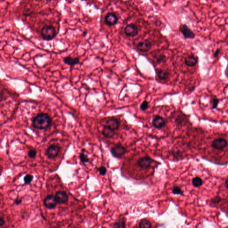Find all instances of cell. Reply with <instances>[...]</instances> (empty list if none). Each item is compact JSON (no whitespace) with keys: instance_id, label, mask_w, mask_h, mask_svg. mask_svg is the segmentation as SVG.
<instances>
[{"instance_id":"obj_1","label":"cell","mask_w":228,"mask_h":228,"mask_svg":"<svg viewBox=\"0 0 228 228\" xmlns=\"http://www.w3.org/2000/svg\"><path fill=\"white\" fill-rule=\"evenodd\" d=\"M51 123V119L47 114L42 113L37 115L32 120V125L35 128L44 130L48 128Z\"/></svg>"},{"instance_id":"obj_2","label":"cell","mask_w":228,"mask_h":228,"mask_svg":"<svg viewBox=\"0 0 228 228\" xmlns=\"http://www.w3.org/2000/svg\"><path fill=\"white\" fill-rule=\"evenodd\" d=\"M57 34L55 28L51 25H45L41 31V37L43 39L46 41H51L53 39Z\"/></svg>"},{"instance_id":"obj_3","label":"cell","mask_w":228,"mask_h":228,"mask_svg":"<svg viewBox=\"0 0 228 228\" xmlns=\"http://www.w3.org/2000/svg\"><path fill=\"white\" fill-rule=\"evenodd\" d=\"M112 156L115 158L121 159L125 154L127 150L125 147L120 143L116 144L110 150Z\"/></svg>"},{"instance_id":"obj_4","label":"cell","mask_w":228,"mask_h":228,"mask_svg":"<svg viewBox=\"0 0 228 228\" xmlns=\"http://www.w3.org/2000/svg\"><path fill=\"white\" fill-rule=\"evenodd\" d=\"M154 161L149 156H144L138 160L137 165L142 169H148L151 167L152 164Z\"/></svg>"},{"instance_id":"obj_5","label":"cell","mask_w":228,"mask_h":228,"mask_svg":"<svg viewBox=\"0 0 228 228\" xmlns=\"http://www.w3.org/2000/svg\"><path fill=\"white\" fill-rule=\"evenodd\" d=\"M60 148L58 145L52 144L49 146L46 151V154L50 159H53L59 154Z\"/></svg>"},{"instance_id":"obj_6","label":"cell","mask_w":228,"mask_h":228,"mask_svg":"<svg viewBox=\"0 0 228 228\" xmlns=\"http://www.w3.org/2000/svg\"><path fill=\"white\" fill-rule=\"evenodd\" d=\"M57 203L55 196L52 195L47 196L43 201V204L45 207L50 209L55 208Z\"/></svg>"},{"instance_id":"obj_7","label":"cell","mask_w":228,"mask_h":228,"mask_svg":"<svg viewBox=\"0 0 228 228\" xmlns=\"http://www.w3.org/2000/svg\"><path fill=\"white\" fill-rule=\"evenodd\" d=\"M180 30L185 39H193L195 38V34L186 24H182L180 26Z\"/></svg>"},{"instance_id":"obj_8","label":"cell","mask_w":228,"mask_h":228,"mask_svg":"<svg viewBox=\"0 0 228 228\" xmlns=\"http://www.w3.org/2000/svg\"><path fill=\"white\" fill-rule=\"evenodd\" d=\"M118 18L116 14L113 13H109L105 17V23L107 26H112L117 23Z\"/></svg>"},{"instance_id":"obj_9","label":"cell","mask_w":228,"mask_h":228,"mask_svg":"<svg viewBox=\"0 0 228 228\" xmlns=\"http://www.w3.org/2000/svg\"><path fill=\"white\" fill-rule=\"evenodd\" d=\"M152 125L154 128L157 129H161L165 127L166 121L165 119L159 116L155 117L152 121Z\"/></svg>"},{"instance_id":"obj_10","label":"cell","mask_w":228,"mask_h":228,"mask_svg":"<svg viewBox=\"0 0 228 228\" xmlns=\"http://www.w3.org/2000/svg\"><path fill=\"white\" fill-rule=\"evenodd\" d=\"M57 203L59 204L66 203L68 201V196L64 191L57 192L55 195Z\"/></svg>"},{"instance_id":"obj_11","label":"cell","mask_w":228,"mask_h":228,"mask_svg":"<svg viewBox=\"0 0 228 228\" xmlns=\"http://www.w3.org/2000/svg\"><path fill=\"white\" fill-rule=\"evenodd\" d=\"M228 143L224 139H217L212 143V146L215 149L222 150L227 146Z\"/></svg>"},{"instance_id":"obj_12","label":"cell","mask_w":228,"mask_h":228,"mask_svg":"<svg viewBox=\"0 0 228 228\" xmlns=\"http://www.w3.org/2000/svg\"><path fill=\"white\" fill-rule=\"evenodd\" d=\"M120 125V122L117 119L112 118L106 121L105 126L115 131V130L119 129Z\"/></svg>"},{"instance_id":"obj_13","label":"cell","mask_w":228,"mask_h":228,"mask_svg":"<svg viewBox=\"0 0 228 228\" xmlns=\"http://www.w3.org/2000/svg\"><path fill=\"white\" fill-rule=\"evenodd\" d=\"M198 61V57L192 54L185 57L184 63L187 66L189 67H193L196 65Z\"/></svg>"},{"instance_id":"obj_14","label":"cell","mask_w":228,"mask_h":228,"mask_svg":"<svg viewBox=\"0 0 228 228\" xmlns=\"http://www.w3.org/2000/svg\"><path fill=\"white\" fill-rule=\"evenodd\" d=\"M125 33L126 35L130 37H134L138 34V29L134 24H131L128 25L125 29Z\"/></svg>"},{"instance_id":"obj_15","label":"cell","mask_w":228,"mask_h":228,"mask_svg":"<svg viewBox=\"0 0 228 228\" xmlns=\"http://www.w3.org/2000/svg\"><path fill=\"white\" fill-rule=\"evenodd\" d=\"M137 48L141 51L147 52L152 48V43L148 40L139 42L137 45Z\"/></svg>"},{"instance_id":"obj_16","label":"cell","mask_w":228,"mask_h":228,"mask_svg":"<svg viewBox=\"0 0 228 228\" xmlns=\"http://www.w3.org/2000/svg\"><path fill=\"white\" fill-rule=\"evenodd\" d=\"M63 62L66 64L70 66H75V65L79 63V59L78 57L72 58L70 57H66L63 59Z\"/></svg>"},{"instance_id":"obj_17","label":"cell","mask_w":228,"mask_h":228,"mask_svg":"<svg viewBox=\"0 0 228 228\" xmlns=\"http://www.w3.org/2000/svg\"><path fill=\"white\" fill-rule=\"evenodd\" d=\"M103 136L106 138H112L115 135V131L112 130L111 129L107 127H104L102 132Z\"/></svg>"},{"instance_id":"obj_18","label":"cell","mask_w":228,"mask_h":228,"mask_svg":"<svg viewBox=\"0 0 228 228\" xmlns=\"http://www.w3.org/2000/svg\"><path fill=\"white\" fill-rule=\"evenodd\" d=\"M157 75L160 79L165 80L169 77L170 73L165 69H160L157 72Z\"/></svg>"},{"instance_id":"obj_19","label":"cell","mask_w":228,"mask_h":228,"mask_svg":"<svg viewBox=\"0 0 228 228\" xmlns=\"http://www.w3.org/2000/svg\"><path fill=\"white\" fill-rule=\"evenodd\" d=\"M151 226L152 225L150 221L145 219L142 220L139 223L140 228H151Z\"/></svg>"},{"instance_id":"obj_20","label":"cell","mask_w":228,"mask_h":228,"mask_svg":"<svg viewBox=\"0 0 228 228\" xmlns=\"http://www.w3.org/2000/svg\"><path fill=\"white\" fill-rule=\"evenodd\" d=\"M113 228H126L125 222L123 219H120L116 221L113 225Z\"/></svg>"},{"instance_id":"obj_21","label":"cell","mask_w":228,"mask_h":228,"mask_svg":"<svg viewBox=\"0 0 228 228\" xmlns=\"http://www.w3.org/2000/svg\"><path fill=\"white\" fill-rule=\"evenodd\" d=\"M192 183L195 187H199L203 184V181L201 178L196 177L193 179Z\"/></svg>"},{"instance_id":"obj_22","label":"cell","mask_w":228,"mask_h":228,"mask_svg":"<svg viewBox=\"0 0 228 228\" xmlns=\"http://www.w3.org/2000/svg\"><path fill=\"white\" fill-rule=\"evenodd\" d=\"M33 176L31 175H27L24 177V181L25 184H28L30 183L33 180Z\"/></svg>"},{"instance_id":"obj_23","label":"cell","mask_w":228,"mask_h":228,"mask_svg":"<svg viewBox=\"0 0 228 228\" xmlns=\"http://www.w3.org/2000/svg\"><path fill=\"white\" fill-rule=\"evenodd\" d=\"M80 158L81 161H82V163H84V164L88 163V162L89 161L88 157V156H87L86 155H85L83 153H81Z\"/></svg>"},{"instance_id":"obj_24","label":"cell","mask_w":228,"mask_h":228,"mask_svg":"<svg viewBox=\"0 0 228 228\" xmlns=\"http://www.w3.org/2000/svg\"><path fill=\"white\" fill-rule=\"evenodd\" d=\"M165 55H163V54H160V55L156 56L155 57L156 61L157 63H162V62L165 61Z\"/></svg>"},{"instance_id":"obj_25","label":"cell","mask_w":228,"mask_h":228,"mask_svg":"<svg viewBox=\"0 0 228 228\" xmlns=\"http://www.w3.org/2000/svg\"><path fill=\"white\" fill-rule=\"evenodd\" d=\"M172 193L176 195L182 194V191L179 187L178 186H174L172 189Z\"/></svg>"},{"instance_id":"obj_26","label":"cell","mask_w":228,"mask_h":228,"mask_svg":"<svg viewBox=\"0 0 228 228\" xmlns=\"http://www.w3.org/2000/svg\"><path fill=\"white\" fill-rule=\"evenodd\" d=\"M149 107V105H148V103L146 101H144L140 105V109L142 111H146L147 109Z\"/></svg>"},{"instance_id":"obj_27","label":"cell","mask_w":228,"mask_h":228,"mask_svg":"<svg viewBox=\"0 0 228 228\" xmlns=\"http://www.w3.org/2000/svg\"><path fill=\"white\" fill-rule=\"evenodd\" d=\"M98 171H99L100 175H102V176H104L106 174L107 169L105 167L102 166L98 168Z\"/></svg>"},{"instance_id":"obj_28","label":"cell","mask_w":228,"mask_h":228,"mask_svg":"<svg viewBox=\"0 0 228 228\" xmlns=\"http://www.w3.org/2000/svg\"><path fill=\"white\" fill-rule=\"evenodd\" d=\"M28 156L29 158H35L36 155V151L34 149H32L29 152Z\"/></svg>"},{"instance_id":"obj_29","label":"cell","mask_w":228,"mask_h":228,"mask_svg":"<svg viewBox=\"0 0 228 228\" xmlns=\"http://www.w3.org/2000/svg\"><path fill=\"white\" fill-rule=\"evenodd\" d=\"M219 103V100L217 98H214L213 100V105L212 106V109H214L217 108L218 104Z\"/></svg>"},{"instance_id":"obj_30","label":"cell","mask_w":228,"mask_h":228,"mask_svg":"<svg viewBox=\"0 0 228 228\" xmlns=\"http://www.w3.org/2000/svg\"><path fill=\"white\" fill-rule=\"evenodd\" d=\"M220 49H217L216 51H215L214 54V57H218V56L219 55L220 53Z\"/></svg>"},{"instance_id":"obj_31","label":"cell","mask_w":228,"mask_h":228,"mask_svg":"<svg viewBox=\"0 0 228 228\" xmlns=\"http://www.w3.org/2000/svg\"><path fill=\"white\" fill-rule=\"evenodd\" d=\"M5 223V220L2 217H1V220H0V226H1V227L4 225Z\"/></svg>"},{"instance_id":"obj_32","label":"cell","mask_w":228,"mask_h":228,"mask_svg":"<svg viewBox=\"0 0 228 228\" xmlns=\"http://www.w3.org/2000/svg\"><path fill=\"white\" fill-rule=\"evenodd\" d=\"M15 203L16 204L18 205L21 204V203H22V200H21V199L17 198V199H16Z\"/></svg>"},{"instance_id":"obj_33","label":"cell","mask_w":228,"mask_h":228,"mask_svg":"<svg viewBox=\"0 0 228 228\" xmlns=\"http://www.w3.org/2000/svg\"><path fill=\"white\" fill-rule=\"evenodd\" d=\"M87 34H88V32H87V30H85V31H83V33H82V36L84 37H85L87 35Z\"/></svg>"},{"instance_id":"obj_34","label":"cell","mask_w":228,"mask_h":228,"mask_svg":"<svg viewBox=\"0 0 228 228\" xmlns=\"http://www.w3.org/2000/svg\"><path fill=\"white\" fill-rule=\"evenodd\" d=\"M226 187L228 188V178L226 180Z\"/></svg>"}]
</instances>
